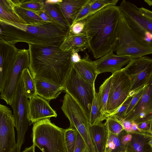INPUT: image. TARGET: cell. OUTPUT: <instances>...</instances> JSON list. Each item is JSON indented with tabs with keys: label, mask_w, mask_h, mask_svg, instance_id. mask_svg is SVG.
<instances>
[{
	"label": "cell",
	"mask_w": 152,
	"mask_h": 152,
	"mask_svg": "<svg viewBox=\"0 0 152 152\" xmlns=\"http://www.w3.org/2000/svg\"><path fill=\"white\" fill-rule=\"evenodd\" d=\"M150 131L152 132V116L150 120Z\"/></svg>",
	"instance_id": "cell-51"
},
{
	"label": "cell",
	"mask_w": 152,
	"mask_h": 152,
	"mask_svg": "<svg viewBox=\"0 0 152 152\" xmlns=\"http://www.w3.org/2000/svg\"><path fill=\"white\" fill-rule=\"evenodd\" d=\"M92 0H88L82 8L71 18L72 25L86 19L89 13Z\"/></svg>",
	"instance_id": "cell-35"
},
{
	"label": "cell",
	"mask_w": 152,
	"mask_h": 152,
	"mask_svg": "<svg viewBox=\"0 0 152 152\" xmlns=\"http://www.w3.org/2000/svg\"><path fill=\"white\" fill-rule=\"evenodd\" d=\"M69 31L56 22L23 24L0 20V40L60 46Z\"/></svg>",
	"instance_id": "cell-3"
},
{
	"label": "cell",
	"mask_w": 152,
	"mask_h": 152,
	"mask_svg": "<svg viewBox=\"0 0 152 152\" xmlns=\"http://www.w3.org/2000/svg\"><path fill=\"white\" fill-rule=\"evenodd\" d=\"M35 146L33 144L29 148H26L22 152H35Z\"/></svg>",
	"instance_id": "cell-46"
},
{
	"label": "cell",
	"mask_w": 152,
	"mask_h": 152,
	"mask_svg": "<svg viewBox=\"0 0 152 152\" xmlns=\"http://www.w3.org/2000/svg\"><path fill=\"white\" fill-rule=\"evenodd\" d=\"M112 75L106 79L99 88L97 93V98L99 105L102 112L109 115L106 112L107 105L110 89Z\"/></svg>",
	"instance_id": "cell-25"
},
{
	"label": "cell",
	"mask_w": 152,
	"mask_h": 152,
	"mask_svg": "<svg viewBox=\"0 0 152 152\" xmlns=\"http://www.w3.org/2000/svg\"><path fill=\"white\" fill-rule=\"evenodd\" d=\"M81 59L80 56L78 52H72L71 60L73 63L78 62Z\"/></svg>",
	"instance_id": "cell-45"
},
{
	"label": "cell",
	"mask_w": 152,
	"mask_h": 152,
	"mask_svg": "<svg viewBox=\"0 0 152 152\" xmlns=\"http://www.w3.org/2000/svg\"><path fill=\"white\" fill-rule=\"evenodd\" d=\"M88 151L84 140L77 132L74 152H87Z\"/></svg>",
	"instance_id": "cell-38"
},
{
	"label": "cell",
	"mask_w": 152,
	"mask_h": 152,
	"mask_svg": "<svg viewBox=\"0 0 152 152\" xmlns=\"http://www.w3.org/2000/svg\"><path fill=\"white\" fill-rule=\"evenodd\" d=\"M118 1V0H92L89 11L86 18L106 7L116 5Z\"/></svg>",
	"instance_id": "cell-34"
},
{
	"label": "cell",
	"mask_w": 152,
	"mask_h": 152,
	"mask_svg": "<svg viewBox=\"0 0 152 152\" xmlns=\"http://www.w3.org/2000/svg\"><path fill=\"white\" fill-rule=\"evenodd\" d=\"M131 134L132 138L126 146V151L128 152H152L148 144L151 137L141 134Z\"/></svg>",
	"instance_id": "cell-23"
},
{
	"label": "cell",
	"mask_w": 152,
	"mask_h": 152,
	"mask_svg": "<svg viewBox=\"0 0 152 152\" xmlns=\"http://www.w3.org/2000/svg\"><path fill=\"white\" fill-rule=\"evenodd\" d=\"M37 94L47 100L56 99L64 91V88L42 79L34 80Z\"/></svg>",
	"instance_id": "cell-19"
},
{
	"label": "cell",
	"mask_w": 152,
	"mask_h": 152,
	"mask_svg": "<svg viewBox=\"0 0 152 152\" xmlns=\"http://www.w3.org/2000/svg\"><path fill=\"white\" fill-rule=\"evenodd\" d=\"M121 15L119 6L109 5L84 20L85 25L83 32L87 37L88 49L95 58L114 50Z\"/></svg>",
	"instance_id": "cell-2"
},
{
	"label": "cell",
	"mask_w": 152,
	"mask_h": 152,
	"mask_svg": "<svg viewBox=\"0 0 152 152\" xmlns=\"http://www.w3.org/2000/svg\"><path fill=\"white\" fill-rule=\"evenodd\" d=\"M21 78L23 83L24 95L29 99L37 95L35 80L28 68L23 71Z\"/></svg>",
	"instance_id": "cell-28"
},
{
	"label": "cell",
	"mask_w": 152,
	"mask_h": 152,
	"mask_svg": "<svg viewBox=\"0 0 152 152\" xmlns=\"http://www.w3.org/2000/svg\"><path fill=\"white\" fill-rule=\"evenodd\" d=\"M148 83L139 89L136 92L135 94L133 96L131 101L125 112L123 119L128 116L135 107L143 94Z\"/></svg>",
	"instance_id": "cell-36"
},
{
	"label": "cell",
	"mask_w": 152,
	"mask_h": 152,
	"mask_svg": "<svg viewBox=\"0 0 152 152\" xmlns=\"http://www.w3.org/2000/svg\"><path fill=\"white\" fill-rule=\"evenodd\" d=\"M10 1L15 12L26 23L31 24L44 21L34 12L27 10L14 4L12 0Z\"/></svg>",
	"instance_id": "cell-26"
},
{
	"label": "cell",
	"mask_w": 152,
	"mask_h": 152,
	"mask_svg": "<svg viewBox=\"0 0 152 152\" xmlns=\"http://www.w3.org/2000/svg\"><path fill=\"white\" fill-rule=\"evenodd\" d=\"M34 12L45 22L52 23L55 22L44 10Z\"/></svg>",
	"instance_id": "cell-41"
},
{
	"label": "cell",
	"mask_w": 152,
	"mask_h": 152,
	"mask_svg": "<svg viewBox=\"0 0 152 152\" xmlns=\"http://www.w3.org/2000/svg\"><path fill=\"white\" fill-rule=\"evenodd\" d=\"M28 99L24 95L23 83L21 78L10 105L13 110L17 132V144L20 151L24 142L26 132L30 125L28 118Z\"/></svg>",
	"instance_id": "cell-7"
},
{
	"label": "cell",
	"mask_w": 152,
	"mask_h": 152,
	"mask_svg": "<svg viewBox=\"0 0 152 152\" xmlns=\"http://www.w3.org/2000/svg\"><path fill=\"white\" fill-rule=\"evenodd\" d=\"M59 48L65 52H78L84 51L89 48L87 37L83 32L75 34L69 31Z\"/></svg>",
	"instance_id": "cell-17"
},
{
	"label": "cell",
	"mask_w": 152,
	"mask_h": 152,
	"mask_svg": "<svg viewBox=\"0 0 152 152\" xmlns=\"http://www.w3.org/2000/svg\"><path fill=\"white\" fill-rule=\"evenodd\" d=\"M137 124L139 129L145 131L151 132L150 131V120H147Z\"/></svg>",
	"instance_id": "cell-42"
},
{
	"label": "cell",
	"mask_w": 152,
	"mask_h": 152,
	"mask_svg": "<svg viewBox=\"0 0 152 152\" xmlns=\"http://www.w3.org/2000/svg\"><path fill=\"white\" fill-rule=\"evenodd\" d=\"M89 129L93 142L96 152H104L108 132L105 123L101 122L89 125Z\"/></svg>",
	"instance_id": "cell-20"
},
{
	"label": "cell",
	"mask_w": 152,
	"mask_h": 152,
	"mask_svg": "<svg viewBox=\"0 0 152 152\" xmlns=\"http://www.w3.org/2000/svg\"><path fill=\"white\" fill-rule=\"evenodd\" d=\"M116 54L136 58L152 54V47L148 45L136 44L119 50Z\"/></svg>",
	"instance_id": "cell-22"
},
{
	"label": "cell",
	"mask_w": 152,
	"mask_h": 152,
	"mask_svg": "<svg viewBox=\"0 0 152 152\" xmlns=\"http://www.w3.org/2000/svg\"><path fill=\"white\" fill-rule=\"evenodd\" d=\"M62 1V0H47L45 1V3L46 4H56L61 2Z\"/></svg>",
	"instance_id": "cell-47"
},
{
	"label": "cell",
	"mask_w": 152,
	"mask_h": 152,
	"mask_svg": "<svg viewBox=\"0 0 152 152\" xmlns=\"http://www.w3.org/2000/svg\"><path fill=\"white\" fill-rule=\"evenodd\" d=\"M15 4L34 12L43 10L45 0H12Z\"/></svg>",
	"instance_id": "cell-31"
},
{
	"label": "cell",
	"mask_w": 152,
	"mask_h": 152,
	"mask_svg": "<svg viewBox=\"0 0 152 152\" xmlns=\"http://www.w3.org/2000/svg\"><path fill=\"white\" fill-rule=\"evenodd\" d=\"M88 0H64L58 3L65 19L70 27L71 18L86 3Z\"/></svg>",
	"instance_id": "cell-21"
},
{
	"label": "cell",
	"mask_w": 152,
	"mask_h": 152,
	"mask_svg": "<svg viewBox=\"0 0 152 152\" xmlns=\"http://www.w3.org/2000/svg\"><path fill=\"white\" fill-rule=\"evenodd\" d=\"M126 151L121 140V134L115 135L108 132L104 152H121Z\"/></svg>",
	"instance_id": "cell-30"
},
{
	"label": "cell",
	"mask_w": 152,
	"mask_h": 152,
	"mask_svg": "<svg viewBox=\"0 0 152 152\" xmlns=\"http://www.w3.org/2000/svg\"><path fill=\"white\" fill-rule=\"evenodd\" d=\"M18 49L0 40V92L2 90L8 74L15 62Z\"/></svg>",
	"instance_id": "cell-15"
},
{
	"label": "cell",
	"mask_w": 152,
	"mask_h": 152,
	"mask_svg": "<svg viewBox=\"0 0 152 152\" xmlns=\"http://www.w3.org/2000/svg\"><path fill=\"white\" fill-rule=\"evenodd\" d=\"M85 25L84 20L79 21L71 26L69 31L75 34H77L82 32Z\"/></svg>",
	"instance_id": "cell-39"
},
{
	"label": "cell",
	"mask_w": 152,
	"mask_h": 152,
	"mask_svg": "<svg viewBox=\"0 0 152 152\" xmlns=\"http://www.w3.org/2000/svg\"><path fill=\"white\" fill-rule=\"evenodd\" d=\"M152 116V77L135 107L128 116L122 120L133 121L138 124L150 120Z\"/></svg>",
	"instance_id": "cell-12"
},
{
	"label": "cell",
	"mask_w": 152,
	"mask_h": 152,
	"mask_svg": "<svg viewBox=\"0 0 152 152\" xmlns=\"http://www.w3.org/2000/svg\"><path fill=\"white\" fill-rule=\"evenodd\" d=\"M65 130L52 123L50 118L39 120L33 124V144L42 152H67L64 140Z\"/></svg>",
	"instance_id": "cell-4"
},
{
	"label": "cell",
	"mask_w": 152,
	"mask_h": 152,
	"mask_svg": "<svg viewBox=\"0 0 152 152\" xmlns=\"http://www.w3.org/2000/svg\"><path fill=\"white\" fill-rule=\"evenodd\" d=\"M144 1L149 6H152V0H145Z\"/></svg>",
	"instance_id": "cell-49"
},
{
	"label": "cell",
	"mask_w": 152,
	"mask_h": 152,
	"mask_svg": "<svg viewBox=\"0 0 152 152\" xmlns=\"http://www.w3.org/2000/svg\"><path fill=\"white\" fill-rule=\"evenodd\" d=\"M108 117L107 115L101 112L99 108L97 98V93L95 90L91 111L88 120L89 124L92 126L98 124Z\"/></svg>",
	"instance_id": "cell-29"
},
{
	"label": "cell",
	"mask_w": 152,
	"mask_h": 152,
	"mask_svg": "<svg viewBox=\"0 0 152 152\" xmlns=\"http://www.w3.org/2000/svg\"><path fill=\"white\" fill-rule=\"evenodd\" d=\"M111 84L107 102L106 112L109 117L125 102L129 96L131 85L124 68L112 74Z\"/></svg>",
	"instance_id": "cell-9"
},
{
	"label": "cell",
	"mask_w": 152,
	"mask_h": 152,
	"mask_svg": "<svg viewBox=\"0 0 152 152\" xmlns=\"http://www.w3.org/2000/svg\"><path fill=\"white\" fill-rule=\"evenodd\" d=\"M136 44L149 45L133 31L121 13L117 28L116 42L114 51L115 52Z\"/></svg>",
	"instance_id": "cell-14"
},
{
	"label": "cell",
	"mask_w": 152,
	"mask_h": 152,
	"mask_svg": "<svg viewBox=\"0 0 152 152\" xmlns=\"http://www.w3.org/2000/svg\"><path fill=\"white\" fill-rule=\"evenodd\" d=\"M133 96L129 97L118 110L110 116H113L119 120L123 119L125 112Z\"/></svg>",
	"instance_id": "cell-37"
},
{
	"label": "cell",
	"mask_w": 152,
	"mask_h": 152,
	"mask_svg": "<svg viewBox=\"0 0 152 152\" xmlns=\"http://www.w3.org/2000/svg\"><path fill=\"white\" fill-rule=\"evenodd\" d=\"M28 45L29 69L34 79L43 80L64 87L73 67L72 52H63L59 46Z\"/></svg>",
	"instance_id": "cell-1"
},
{
	"label": "cell",
	"mask_w": 152,
	"mask_h": 152,
	"mask_svg": "<svg viewBox=\"0 0 152 152\" xmlns=\"http://www.w3.org/2000/svg\"><path fill=\"white\" fill-rule=\"evenodd\" d=\"M127 152V151H122V152Z\"/></svg>",
	"instance_id": "cell-52"
},
{
	"label": "cell",
	"mask_w": 152,
	"mask_h": 152,
	"mask_svg": "<svg viewBox=\"0 0 152 152\" xmlns=\"http://www.w3.org/2000/svg\"><path fill=\"white\" fill-rule=\"evenodd\" d=\"M112 50L102 57L94 61L99 74L110 72L112 74L119 71L133 59L117 55Z\"/></svg>",
	"instance_id": "cell-16"
},
{
	"label": "cell",
	"mask_w": 152,
	"mask_h": 152,
	"mask_svg": "<svg viewBox=\"0 0 152 152\" xmlns=\"http://www.w3.org/2000/svg\"><path fill=\"white\" fill-rule=\"evenodd\" d=\"M132 138L131 134L127 133L125 130L121 134V140L122 145L126 148Z\"/></svg>",
	"instance_id": "cell-40"
},
{
	"label": "cell",
	"mask_w": 152,
	"mask_h": 152,
	"mask_svg": "<svg viewBox=\"0 0 152 152\" xmlns=\"http://www.w3.org/2000/svg\"><path fill=\"white\" fill-rule=\"evenodd\" d=\"M124 69L130 80L131 91L136 93L152 77V58L143 56L133 58Z\"/></svg>",
	"instance_id": "cell-10"
},
{
	"label": "cell",
	"mask_w": 152,
	"mask_h": 152,
	"mask_svg": "<svg viewBox=\"0 0 152 152\" xmlns=\"http://www.w3.org/2000/svg\"><path fill=\"white\" fill-rule=\"evenodd\" d=\"M49 102L37 95L29 99L28 118L30 125L42 119L57 117L56 112L50 107Z\"/></svg>",
	"instance_id": "cell-13"
},
{
	"label": "cell",
	"mask_w": 152,
	"mask_h": 152,
	"mask_svg": "<svg viewBox=\"0 0 152 152\" xmlns=\"http://www.w3.org/2000/svg\"><path fill=\"white\" fill-rule=\"evenodd\" d=\"M139 10L143 15L152 20V11L143 7L139 8Z\"/></svg>",
	"instance_id": "cell-44"
},
{
	"label": "cell",
	"mask_w": 152,
	"mask_h": 152,
	"mask_svg": "<svg viewBox=\"0 0 152 152\" xmlns=\"http://www.w3.org/2000/svg\"><path fill=\"white\" fill-rule=\"evenodd\" d=\"M64 88V91L81 107L88 120L95 90V86L85 80L73 66L67 77Z\"/></svg>",
	"instance_id": "cell-5"
},
{
	"label": "cell",
	"mask_w": 152,
	"mask_h": 152,
	"mask_svg": "<svg viewBox=\"0 0 152 152\" xmlns=\"http://www.w3.org/2000/svg\"><path fill=\"white\" fill-rule=\"evenodd\" d=\"M119 7L130 27L140 37L152 47V20L143 15L139 8L129 1L123 0Z\"/></svg>",
	"instance_id": "cell-6"
},
{
	"label": "cell",
	"mask_w": 152,
	"mask_h": 152,
	"mask_svg": "<svg viewBox=\"0 0 152 152\" xmlns=\"http://www.w3.org/2000/svg\"><path fill=\"white\" fill-rule=\"evenodd\" d=\"M0 20L26 24L15 12L10 0H0Z\"/></svg>",
	"instance_id": "cell-24"
},
{
	"label": "cell",
	"mask_w": 152,
	"mask_h": 152,
	"mask_svg": "<svg viewBox=\"0 0 152 152\" xmlns=\"http://www.w3.org/2000/svg\"><path fill=\"white\" fill-rule=\"evenodd\" d=\"M105 123L107 132L115 135H119L124 130L123 125L118 119L113 116L108 117Z\"/></svg>",
	"instance_id": "cell-32"
},
{
	"label": "cell",
	"mask_w": 152,
	"mask_h": 152,
	"mask_svg": "<svg viewBox=\"0 0 152 152\" xmlns=\"http://www.w3.org/2000/svg\"><path fill=\"white\" fill-rule=\"evenodd\" d=\"M148 144L149 145L152 150V137L149 139Z\"/></svg>",
	"instance_id": "cell-50"
},
{
	"label": "cell",
	"mask_w": 152,
	"mask_h": 152,
	"mask_svg": "<svg viewBox=\"0 0 152 152\" xmlns=\"http://www.w3.org/2000/svg\"><path fill=\"white\" fill-rule=\"evenodd\" d=\"M30 57L28 50L18 49L13 66L9 72L4 87L1 92V98L10 105L21 79L23 71L28 68Z\"/></svg>",
	"instance_id": "cell-8"
},
{
	"label": "cell",
	"mask_w": 152,
	"mask_h": 152,
	"mask_svg": "<svg viewBox=\"0 0 152 152\" xmlns=\"http://www.w3.org/2000/svg\"><path fill=\"white\" fill-rule=\"evenodd\" d=\"M87 152H89L88 151Z\"/></svg>",
	"instance_id": "cell-53"
},
{
	"label": "cell",
	"mask_w": 152,
	"mask_h": 152,
	"mask_svg": "<svg viewBox=\"0 0 152 152\" xmlns=\"http://www.w3.org/2000/svg\"><path fill=\"white\" fill-rule=\"evenodd\" d=\"M13 115L7 107L0 105V152H11L17 144Z\"/></svg>",
	"instance_id": "cell-11"
},
{
	"label": "cell",
	"mask_w": 152,
	"mask_h": 152,
	"mask_svg": "<svg viewBox=\"0 0 152 152\" xmlns=\"http://www.w3.org/2000/svg\"><path fill=\"white\" fill-rule=\"evenodd\" d=\"M77 131L73 127H69L66 129L64 133L65 142L67 152H74Z\"/></svg>",
	"instance_id": "cell-33"
},
{
	"label": "cell",
	"mask_w": 152,
	"mask_h": 152,
	"mask_svg": "<svg viewBox=\"0 0 152 152\" xmlns=\"http://www.w3.org/2000/svg\"><path fill=\"white\" fill-rule=\"evenodd\" d=\"M43 10L53 20L69 31L70 27L62 15L57 4L45 3Z\"/></svg>",
	"instance_id": "cell-27"
},
{
	"label": "cell",
	"mask_w": 152,
	"mask_h": 152,
	"mask_svg": "<svg viewBox=\"0 0 152 152\" xmlns=\"http://www.w3.org/2000/svg\"><path fill=\"white\" fill-rule=\"evenodd\" d=\"M119 121L121 122L124 130L127 133L131 134L132 131V122L124 120Z\"/></svg>",
	"instance_id": "cell-43"
},
{
	"label": "cell",
	"mask_w": 152,
	"mask_h": 152,
	"mask_svg": "<svg viewBox=\"0 0 152 152\" xmlns=\"http://www.w3.org/2000/svg\"><path fill=\"white\" fill-rule=\"evenodd\" d=\"M73 67L86 81L95 86V82L99 73L94 61L86 53L77 63H73Z\"/></svg>",
	"instance_id": "cell-18"
},
{
	"label": "cell",
	"mask_w": 152,
	"mask_h": 152,
	"mask_svg": "<svg viewBox=\"0 0 152 152\" xmlns=\"http://www.w3.org/2000/svg\"><path fill=\"white\" fill-rule=\"evenodd\" d=\"M20 151L19 150L17 144L12 149L11 152H20Z\"/></svg>",
	"instance_id": "cell-48"
}]
</instances>
